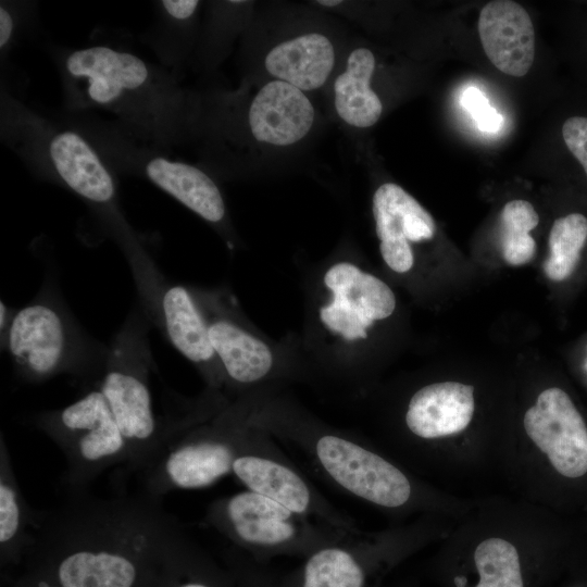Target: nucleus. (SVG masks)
<instances>
[{
  "instance_id": "obj_8",
  "label": "nucleus",
  "mask_w": 587,
  "mask_h": 587,
  "mask_svg": "<svg viewBox=\"0 0 587 587\" xmlns=\"http://www.w3.org/2000/svg\"><path fill=\"white\" fill-rule=\"evenodd\" d=\"M171 422L172 436L163 452L140 474L143 491L161 498L173 489L208 487L232 472L241 450L233 433L223 427L191 429L186 419Z\"/></svg>"
},
{
  "instance_id": "obj_15",
  "label": "nucleus",
  "mask_w": 587,
  "mask_h": 587,
  "mask_svg": "<svg viewBox=\"0 0 587 587\" xmlns=\"http://www.w3.org/2000/svg\"><path fill=\"white\" fill-rule=\"evenodd\" d=\"M478 35L489 61L502 73L522 77L535 58V29L527 11L511 0H495L482 9Z\"/></svg>"
},
{
  "instance_id": "obj_2",
  "label": "nucleus",
  "mask_w": 587,
  "mask_h": 587,
  "mask_svg": "<svg viewBox=\"0 0 587 587\" xmlns=\"http://www.w3.org/2000/svg\"><path fill=\"white\" fill-rule=\"evenodd\" d=\"M71 110H101L130 137L170 149L182 135L185 100L171 71L126 50L95 45L60 59Z\"/></svg>"
},
{
  "instance_id": "obj_6",
  "label": "nucleus",
  "mask_w": 587,
  "mask_h": 587,
  "mask_svg": "<svg viewBox=\"0 0 587 587\" xmlns=\"http://www.w3.org/2000/svg\"><path fill=\"white\" fill-rule=\"evenodd\" d=\"M33 424L62 451L66 463L63 484L68 494L86 491L112 465L129 466L127 444L97 385L64 408L37 413Z\"/></svg>"
},
{
  "instance_id": "obj_18",
  "label": "nucleus",
  "mask_w": 587,
  "mask_h": 587,
  "mask_svg": "<svg viewBox=\"0 0 587 587\" xmlns=\"http://www.w3.org/2000/svg\"><path fill=\"white\" fill-rule=\"evenodd\" d=\"M474 387L458 382L427 385L411 398L405 422L409 429L424 439L458 434L470 424L475 402Z\"/></svg>"
},
{
  "instance_id": "obj_22",
  "label": "nucleus",
  "mask_w": 587,
  "mask_h": 587,
  "mask_svg": "<svg viewBox=\"0 0 587 587\" xmlns=\"http://www.w3.org/2000/svg\"><path fill=\"white\" fill-rule=\"evenodd\" d=\"M37 511L26 502L17 483L8 445L0 442V546L2 553L32 544Z\"/></svg>"
},
{
  "instance_id": "obj_33",
  "label": "nucleus",
  "mask_w": 587,
  "mask_h": 587,
  "mask_svg": "<svg viewBox=\"0 0 587 587\" xmlns=\"http://www.w3.org/2000/svg\"><path fill=\"white\" fill-rule=\"evenodd\" d=\"M37 587H61V586H53V585H50L47 580L40 579L37 583Z\"/></svg>"
},
{
  "instance_id": "obj_28",
  "label": "nucleus",
  "mask_w": 587,
  "mask_h": 587,
  "mask_svg": "<svg viewBox=\"0 0 587 587\" xmlns=\"http://www.w3.org/2000/svg\"><path fill=\"white\" fill-rule=\"evenodd\" d=\"M461 104L476 121L488 112L491 107L482 91L475 87L466 88L461 96Z\"/></svg>"
},
{
  "instance_id": "obj_1",
  "label": "nucleus",
  "mask_w": 587,
  "mask_h": 587,
  "mask_svg": "<svg viewBox=\"0 0 587 587\" xmlns=\"http://www.w3.org/2000/svg\"><path fill=\"white\" fill-rule=\"evenodd\" d=\"M186 539L161 498L83 491L37 513L32 545L55 559L61 587H134L141 563L170 558Z\"/></svg>"
},
{
  "instance_id": "obj_19",
  "label": "nucleus",
  "mask_w": 587,
  "mask_h": 587,
  "mask_svg": "<svg viewBox=\"0 0 587 587\" xmlns=\"http://www.w3.org/2000/svg\"><path fill=\"white\" fill-rule=\"evenodd\" d=\"M334 63V46L320 33H309L283 41L264 60L265 68L272 76L302 91L324 85Z\"/></svg>"
},
{
  "instance_id": "obj_12",
  "label": "nucleus",
  "mask_w": 587,
  "mask_h": 587,
  "mask_svg": "<svg viewBox=\"0 0 587 587\" xmlns=\"http://www.w3.org/2000/svg\"><path fill=\"white\" fill-rule=\"evenodd\" d=\"M524 427L561 475L576 478L587 473V426L564 390H544L526 411Z\"/></svg>"
},
{
  "instance_id": "obj_16",
  "label": "nucleus",
  "mask_w": 587,
  "mask_h": 587,
  "mask_svg": "<svg viewBox=\"0 0 587 587\" xmlns=\"http://www.w3.org/2000/svg\"><path fill=\"white\" fill-rule=\"evenodd\" d=\"M314 122V109L295 86L272 80L254 96L248 111V126L260 142L289 146L301 140Z\"/></svg>"
},
{
  "instance_id": "obj_26",
  "label": "nucleus",
  "mask_w": 587,
  "mask_h": 587,
  "mask_svg": "<svg viewBox=\"0 0 587 587\" xmlns=\"http://www.w3.org/2000/svg\"><path fill=\"white\" fill-rule=\"evenodd\" d=\"M364 575L355 559L340 548L314 553L304 567L303 587H362Z\"/></svg>"
},
{
  "instance_id": "obj_4",
  "label": "nucleus",
  "mask_w": 587,
  "mask_h": 587,
  "mask_svg": "<svg viewBox=\"0 0 587 587\" xmlns=\"http://www.w3.org/2000/svg\"><path fill=\"white\" fill-rule=\"evenodd\" d=\"M2 135L30 167L104 214L117 215L113 172L75 127L59 126L13 100L2 104Z\"/></svg>"
},
{
  "instance_id": "obj_13",
  "label": "nucleus",
  "mask_w": 587,
  "mask_h": 587,
  "mask_svg": "<svg viewBox=\"0 0 587 587\" xmlns=\"http://www.w3.org/2000/svg\"><path fill=\"white\" fill-rule=\"evenodd\" d=\"M373 215L385 263L397 273H407L414 263L410 241L433 238L434 218L414 197L394 183L383 184L374 192Z\"/></svg>"
},
{
  "instance_id": "obj_34",
  "label": "nucleus",
  "mask_w": 587,
  "mask_h": 587,
  "mask_svg": "<svg viewBox=\"0 0 587 587\" xmlns=\"http://www.w3.org/2000/svg\"><path fill=\"white\" fill-rule=\"evenodd\" d=\"M179 587H209L204 584H200V583H187L185 585H182Z\"/></svg>"
},
{
  "instance_id": "obj_17",
  "label": "nucleus",
  "mask_w": 587,
  "mask_h": 587,
  "mask_svg": "<svg viewBox=\"0 0 587 587\" xmlns=\"http://www.w3.org/2000/svg\"><path fill=\"white\" fill-rule=\"evenodd\" d=\"M295 513L257 492H237L212 511L234 538L251 546H278L296 535Z\"/></svg>"
},
{
  "instance_id": "obj_27",
  "label": "nucleus",
  "mask_w": 587,
  "mask_h": 587,
  "mask_svg": "<svg viewBox=\"0 0 587 587\" xmlns=\"http://www.w3.org/2000/svg\"><path fill=\"white\" fill-rule=\"evenodd\" d=\"M562 136L567 149L578 160L587 175V117L567 118L562 126Z\"/></svg>"
},
{
  "instance_id": "obj_20",
  "label": "nucleus",
  "mask_w": 587,
  "mask_h": 587,
  "mask_svg": "<svg viewBox=\"0 0 587 587\" xmlns=\"http://www.w3.org/2000/svg\"><path fill=\"white\" fill-rule=\"evenodd\" d=\"M232 472L248 490L262 495L295 514L307 512L311 492L304 480L288 466L241 450L234 460Z\"/></svg>"
},
{
  "instance_id": "obj_32",
  "label": "nucleus",
  "mask_w": 587,
  "mask_h": 587,
  "mask_svg": "<svg viewBox=\"0 0 587 587\" xmlns=\"http://www.w3.org/2000/svg\"><path fill=\"white\" fill-rule=\"evenodd\" d=\"M454 583H455L457 587H464L465 584H466V578L463 577V576H461V577H460V576H457V577L454 578Z\"/></svg>"
},
{
  "instance_id": "obj_25",
  "label": "nucleus",
  "mask_w": 587,
  "mask_h": 587,
  "mask_svg": "<svg viewBox=\"0 0 587 587\" xmlns=\"http://www.w3.org/2000/svg\"><path fill=\"white\" fill-rule=\"evenodd\" d=\"M476 587H524L517 550L501 538L483 540L475 549Z\"/></svg>"
},
{
  "instance_id": "obj_5",
  "label": "nucleus",
  "mask_w": 587,
  "mask_h": 587,
  "mask_svg": "<svg viewBox=\"0 0 587 587\" xmlns=\"http://www.w3.org/2000/svg\"><path fill=\"white\" fill-rule=\"evenodd\" d=\"M1 344L16 377L28 384L61 374L100 379L108 349L77 325L50 290L15 311Z\"/></svg>"
},
{
  "instance_id": "obj_21",
  "label": "nucleus",
  "mask_w": 587,
  "mask_h": 587,
  "mask_svg": "<svg viewBox=\"0 0 587 587\" xmlns=\"http://www.w3.org/2000/svg\"><path fill=\"white\" fill-rule=\"evenodd\" d=\"M374 68L372 51L358 48L349 54L346 71L335 80L336 111L351 126H373L382 115V101L370 86Z\"/></svg>"
},
{
  "instance_id": "obj_23",
  "label": "nucleus",
  "mask_w": 587,
  "mask_h": 587,
  "mask_svg": "<svg viewBox=\"0 0 587 587\" xmlns=\"http://www.w3.org/2000/svg\"><path fill=\"white\" fill-rule=\"evenodd\" d=\"M587 240V218L571 213L554 221L549 234V257L544 271L552 280H564L572 275Z\"/></svg>"
},
{
  "instance_id": "obj_9",
  "label": "nucleus",
  "mask_w": 587,
  "mask_h": 587,
  "mask_svg": "<svg viewBox=\"0 0 587 587\" xmlns=\"http://www.w3.org/2000/svg\"><path fill=\"white\" fill-rule=\"evenodd\" d=\"M132 266L142 308L150 321L163 330L179 353L204 369L207 375L213 376L210 370L220 362L211 346L205 321L191 291L180 285L164 283L150 265L148 257L136 260Z\"/></svg>"
},
{
  "instance_id": "obj_30",
  "label": "nucleus",
  "mask_w": 587,
  "mask_h": 587,
  "mask_svg": "<svg viewBox=\"0 0 587 587\" xmlns=\"http://www.w3.org/2000/svg\"><path fill=\"white\" fill-rule=\"evenodd\" d=\"M15 311L10 309L3 301L0 302V329L1 341L5 338L12 323Z\"/></svg>"
},
{
  "instance_id": "obj_14",
  "label": "nucleus",
  "mask_w": 587,
  "mask_h": 587,
  "mask_svg": "<svg viewBox=\"0 0 587 587\" xmlns=\"http://www.w3.org/2000/svg\"><path fill=\"white\" fill-rule=\"evenodd\" d=\"M191 295L208 328L214 353L225 375L237 384L261 380L271 371L273 354L267 345L225 314L216 299L198 292Z\"/></svg>"
},
{
  "instance_id": "obj_24",
  "label": "nucleus",
  "mask_w": 587,
  "mask_h": 587,
  "mask_svg": "<svg viewBox=\"0 0 587 587\" xmlns=\"http://www.w3.org/2000/svg\"><path fill=\"white\" fill-rule=\"evenodd\" d=\"M539 223L532 203L512 200L501 212V249L504 261L513 266L528 263L535 255L536 242L529 235Z\"/></svg>"
},
{
  "instance_id": "obj_3",
  "label": "nucleus",
  "mask_w": 587,
  "mask_h": 587,
  "mask_svg": "<svg viewBox=\"0 0 587 587\" xmlns=\"http://www.w3.org/2000/svg\"><path fill=\"white\" fill-rule=\"evenodd\" d=\"M149 323L143 308L129 313L107 349L97 383L127 444L128 469L139 474L158 460L168 437L165 419L159 420L153 410Z\"/></svg>"
},
{
  "instance_id": "obj_7",
  "label": "nucleus",
  "mask_w": 587,
  "mask_h": 587,
  "mask_svg": "<svg viewBox=\"0 0 587 587\" xmlns=\"http://www.w3.org/2000/svg\"><path fill=\"white\" fill-rule=\"evenodd\" d=\"M74 127L89 139L112 172L118 170L149 180L210 223L225 217L218 187L197 166L170 159L163 149L140 143L114 123L86 121Z\"/></svg>"
},
{
  "instance_id": "obj_31",
  "label": "nucleus",
  "mask_w": 587,
  "mask_h": 587,
  "mask_svg": "<svg viewBox=\"0 0 587 587\" xmlns=\"http://www.w3.org/2000/svg\"><path fill=\"white\" fill-rule=\"evenodd\" d=\"M317 3L321 4V5H325V7H335V5L339 4V3H341V1H335V0H333V1H329V0L322 1L321 0V1H317Z\"/></svg>"
},
{
  "instance_id": "obj_29",
  "label": "nucleus",
  "mask_w": 587,
  "mask_h": 587,
  "mask_svg": "<svg viewBox=\"0 0 587 587\" xmlns=\"http://www.w3.org/2000/svg\"><path fill=\"white\" fill-rule=\"evenodd\" d=\"M15 28V20L13 11L7 4L1 2L0 5V48L3 51L12 41Z\"/></svg>"
},
{
  "instance_id": "obj_11",
  "label": "nucleus",
  "mask_w": 587,
  "mask_h": 587,
  "mask_svg": "<svg viewBox=\"0 0 587 587\" xmlns=\"http://www.w3.org/2000/svg\"><path fill=\"white\" fill-rule=\"evenodd\" d=\"M324 283L332 290L333 300L321 308V321L347 340L366 338V329L374 321L395 311L396 298L389 286L352 263L333 265Z\"/></svg>"
},
{
  "instance_id": "obj_10",
  "label": "nucleus",
  "mask_w": 587,
  "mask_h": 587,
  "mask_svg": "<svg viewBox=\"0 0 587 587\" xmlns=\"http://www.w3.org/2000/svg\"><path fill=\"white\" fill-rule=\"evenodd\" d=\"M316 457L328 475L352 495L372 503L397 508L411 495L407 476L378 454L335 435L320 437Z\"/></svg>"
}]
</instances>
